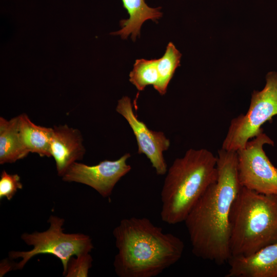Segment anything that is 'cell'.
<instances>
[{"label": "cell", "instance_id": "cell-6", "mask_svg": "<svg viewBox=\"0 0 277 277\" xmlns=\"http://www.w3.org/2000/svg\"><path fill=\"white\" fill-rule=\"evenodd\" d=\"M277 115V72H268L266 84L261 91L254 90L245 114L231 121L222 148L237 151L263 131L261 126Z\"/></svg>", "mask_w": 277, "mask_h": 277}, {"label": "cell", "instance_id": "cell-15", "mask_svg": "<svg viewBox=\"0 0 277 277\" xmlns=\"http://www.w3.org/2000/svg\"><path fill=\"white\" fill-rule=\"evenodd\" d=\"M181 54L172 42H169L165 52L157 59L159 80L153 87L161 95H164L176 69L180 66Z\"/></svg>", "mask_w": 277, "mask_h": 277}, {"label": "cell", "instance_id": "cell-20", "mask_svg": "<svg viewBox=\"0 0 277 277\" xmlns=\"http://www.w3.org/2000/svg\"><path fill=\"white\" fill-rule=\"evenodd\" d=\"M276 169H277V167H276Z\"/></svg>", "mask_w": 277, "mask_h": 277}, {"label": "cell", "instance_id": "cell-7", "mask_svg": "<svg viewBox=\"0 0 277 277\" xmlns=\"http://www.w3.org/2000/svg\"><path fill=\"white\" fill-rule=\"evenodd\" d=\"M273 141L263 131L236 151L237 169L241 187L264 194H277V169L263 147Z\"/></svg>", "mask_w": 277, "mask_h": 277}, {"label": "cell", "instance_id": "cell-8", "mask_svg": "<svg viewBox=\"0 0 277 277\" xmlns=\"http://www.w3.org/2000/svg\"><path fill=\"white\" fill-rule=\"evenodd\" d=\"M130 156L126 153L116 160H106L92 166L75 162L62 176V180L86 185L102 197H109L116 183L131 170V166L127 164Z\"/></svg>", "mask_w": 277, "mask_h": 277}, {"label": "cell", "instance_id": "cell-5", "mask_svg": "<svg viewBox=\"0 0 277 277\" xmlns=\"http://www.w3.org/2000/svg\"><path fill=\"white\" fill-rule=\"evenodd\" d=\"M48 222L49 229L43 232L24 233L21 239L27 245L32 246L29 251H11L10 259L21 258L16 263L15 270L22 269L33 256L41 254H52L61 261L63 267V275L67 269L68 262L73 256L89 253L93 248L92 240L83 233H66L62 226L64 219L51 215Z\"/></svg>", "mask_w": 277, "mask_h": 277}, {"label": "cell", "instance_id": "cell-14", "mask_svg": "<svg viewBox=\"0 0 277 277\" xmlns=\"http://www.w3.org/2000/svg\"><path fill=\"white\" fill-rule=\"evenodd\" d=\"M18 116L7 120L0 117V164L13 163L29 153L23 145L18 128Z\"/></svg>", "mask_w": 277, "mask_h": 277}, {"label": "cell", "instance_id": "cell-10", "mask_svg": "<svg viewBox=\"0 0 277 277\" xmlns=\"http://www.w3.org/2000/svg\"><path fill=\"white\" fill-rule=\"evenodd\" d=\"M80 131L67 125L54 126L50 146L59 176H62L69 167L83 158L85 148Z\"/></svg>", "mask_w": 277, "mask_h": 277}, {"label": "cell", "instance_id": "cell-13", "mask_svg": "<svg viewBox=\"0 0 277 277\" xmlns=\"http://www.w3.org/2000/svg\"><path fill=\"white\" fill-rule=\"evenodd\" d=\"M18 128L22 143L27 151L41 156H51L53 128L34 124L25 113L18 115Z\"/></svg>", "mask_w": 277, "mask_h": 277}, {"label": "cell", "instance_id": "cell-17", "mask_svg": "<svg viewBox=\"0 0 277 277\" xmlns=\"http://www.w3.org/2000/svg\"><path fill=\"white\" fill-rule=\"evenodd\" d=\"M93 259L89 253L72 256L69 260L66 272V277H87L92 267Z\"/></svg>", "mask_w": 277, "mask_h": 277}, {"label": "cell", "instance_id": "cell-3", "mask_svg": "<svg viewBox=\"0 0 277 277\" xmlns=\"http://www.w3.org/2000/svg\"><path fill=\"white\" fill-rule=\"evenodd\" d=\"M216 156L206 149L188 150L167 171L161 192L162 220L184 222L196 202L217 177Z\"/></svg>", "mask_w": 277, "mask_h": 277}, {"label": "cell", "instance_id": "cell-2", "mask_svg": "<svg viewBox=\"0 0 277 277\" xmlns=\"http://www.w3.org/2000/svg\"><path fill=\"white\" fill-rule=\"evenodd\" d=\"M113 235L118 250L113 262L119 277H154L178 262L185 245L146 217L122 220Z\"/></svg>", "mask_w": 277, "mask_h": 277}, {"label": "cell", "instance_id": "cell-16", "mask_svg": "<svg viewBox=\"0 0 277 277\" xmlns=\"http://www.w3.org/2000/svg\"><path fill=\"white\" fill-rule=\"evenodd\" d=\"M157 59H137L129 73V81L138 91H143L146 86L156 85L159 80Z\"/></svg>", "mask_w": 277, "mask_h": 277}, {"label": "cell", "instance_id": "cell-1", "mask_svg": "<svg viewBox=\"0 0 277 277\" xmlns=\"http://www.w3.org/2000/svg\"><path fill=\"white\" fill-rule=\"evenodd\" d=\"M216 158V180L200 197L184 222L194 255L222 265L231 257L229 215L241 186L236 152L221 148Z\"/></svg>", "mask_w": 277, "mask_h": 277}, {"label": "cell", "instance_id": "cell-11", "mask_svg": "<svg viewBox=\"0 0 277 277\" xmlns=\"http://www.w3.org/2000/svg\"><path fill=\"white\" fill-rule=\"evenodd\" d=\"M226 277H277V242L246 257L230 258Z\"/></svg>", "mask_w": 277, "mask_h": 277}, {"label": "cell", "instance_id": "cell-19", "mask_svg": "<svg viewBox=\"0 0 277 277\" xmlns=\"http://www.w3.org/2000/svg\"><path fill=\"white\" fill-rule=\"evenodd\" d=\"M16 263H11L7 260H4L1 263L0 275L3 276L6 273L12 269L15 270Z\"/></svg>", "mask_w": 277, "mask_h": 277}, {"label": "cell", "instance_id": "cell-18", "mask_svg": "<svg viewBox=\"0 0 277 277\" xmlns=\"http://www.w3.org/2000/svg\"><path fill=\"white\" fill-rule=\"evenodd\" d=\"M23 188L20 176L17 174H9L3 170L0 178V199L11 200L18 189Z\"/></svg>", "mask_w": 277, "mask_h": 277}, {"label": "cell", "instance_id": "cell-12", "mask_svg": "<svg viewBox=\"0 0 277 277\" xmlns=\"http://www.w3.org/2000/svg\"><path fill=\"white\" fill-rule=\"evenodd\" d=\"M122 1L129 17L120 22L121 29L111 34L120 35L122 39H127L131 34L132 39L135 41L136 37L140 35L141 28L145 21L148 19L156 21L162 16L161 7H150L144 0Z\"/></svg>", "mask_w": 277, "mask_h": 277}, {"label": "cell", "instance_id": "cell-4", "mask_svg": "<svg viewBox=\"0 0 277 277\" xmlns=\"http://www.w3.org/2000/svg\"><path fill=\"white\" fill-rule=\"evenodd\" d=\"M231 257L250 256L277 242V194L241 187L229 215Z\"/></svg>", "mask_w": 277, "mask_h": 277}, {"label": "cell", "instance_id": "cell-9", "mask_svg": "<svg viewBox=\"0 0 277 277\" xmlns=\"http://www.w3.org/2000/svg\"><path fill=\"white\" fill-rule=\"evenodd\" d=\"M116 111L124 117L131 128L137 142V153L147 156L157 174H166L167 165L164 152L168 149L170 143L164 132L152 130L140 121L135 114L130 98L127 96L118 101Z\"/></svg>", "mask_w": 277, "mask_h": 277}]
</instances>
